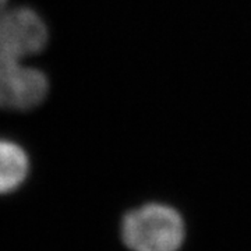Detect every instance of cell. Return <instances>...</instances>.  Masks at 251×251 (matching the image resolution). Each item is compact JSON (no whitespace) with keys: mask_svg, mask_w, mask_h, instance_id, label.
<instances>
[{"mask_svg":"<svg viewBox=\"0 0 251 251\" xmlns=\"http://www.w3.org/2000/svg\"><path fill=\"white\" fill-rule=\"evenodd\" d=\"M122 239L131 251H179L184 240V222L165 204H145L127 212Z\"/></svg>","mask_w":251,"mask_h":251,"instance_id":"cell-2","label":"cell"},{"mask_svg":"<svg viewBox=\"0 0 251 251\" xmlns=\"http://www.w3.org/2000/svg\"><path fill=\"white\" fill-rule=\"evenodd\" d=\"M29 159L14 141L0 138V194L16 191L27 179Z\"/></svg>","mask_w":251,"mask_h":251,"instance_id":"cell-3","label":"cell"},{"mask_svg":"<svg viewBox=\"0 0 251 251\" xmlns=\"http://www.w3.org/2000/svg\"><path fill=\"white\" fill-rule=\"evenodd\" d=\"M6 4H7V0H0V14L3 13V9L6 7Z\"/></svg>","mask_w":251,"mask_h":251,"instance_id":"cell-4","label":"cell"},{"mask_svg":"<svg viewBox=\"0 0 251 251\" xmlns=\"http://www.w3.org/2000/svg\"><path fill=\"white\" fill-rule=\"evenodd\" d=\"M46 42L48 28L35 10L18 7L0 14V108L29 110L46 98L48 77L23 64Z\"/></svg>","mask_w":251,"mask_h":251,"instance_id":"cell-1","label":"cell"}]
</instances>
